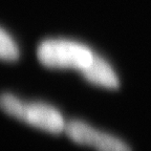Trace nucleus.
Returning a JSON list of instances; mask_svg holds the SVG:
<instances>
[{
  "label": "nucleus",
  "instance_id": "nucleus-1",
  "mask_svg": "<svg viewBox=\"0 0 151 151\" xmlns=\"http://www.w3.org/2000/svg\"><path fill=\"white\" fill-rule=\"evenodd\" d=\"M0 108L18 120L55 134L65 129L61 114L44 104H25L12 94L4 93L0 96Z\"/></svg>",
  "mask_w": 151,
  "mask_h": 151
},
{
  "label": "nucleus",
  "instance_id": "nucleus-2",
  "mask_svg": "<svg viewBox=\"0 0 151 151\" xmlns=\"http://www.w3.org/2000/svg\"><path fill=\"white\" fill-rule=\"evenodd\" d=\"M37 56L47 67H71L83 70L90 64L94 55L87 47L70 41L48 40L38 47Z\"/></svg>",
  "mask_w": 151,
  "mask_h": 151
},
{
  "label": "nucleus",
  "instance_id": "nucleus-3",
  "mask_svg": "<svg viewBox=\"0 0 151 151\" xmlns=\"http://www.w3.org/2000/svg\"><path fill=\"white\" fill-rule=\"evenodd\" d=\"M65 131L73 142L91 146L98 151H131L127 144L113 135L100 132L81 121H71L65 125Z\"/></svg>",
  "mask_w": 151,
  "mask_h": 151
},
{
  "label": "nucleus",
  "instance_id": "nucleus-4",
  "mask_svg": "<svg viewBox=\"0 0 151 151\" xmlns=\"http://www.w3.org/2000/svg\"><path fill=\"white\" fill-rule=\"evenodd\" d=\"M82 73L85 78L94 84L108 88H116L119 86V80L112 68L97 56H93L92 61L83 69Z\"/></svg>",
  "mask_w": 151,
  "mask_h": 151
},
{
  "label": "nucleus",
  "instance_id": "nucleus-5",
  "mask_svg": "<svg viewBox=\"0 0 151 151\" xmlns=\"http://www.w3.org/2000/svg\"><path fill=\"white\" fill-rule=\"evenodd\" d=\"M19 56L18 48L14 41L0 28V58L4 60H16Z\"/></svg>",
  "mask_w": 151,
  "mask_h": 151
}]
</instances>
